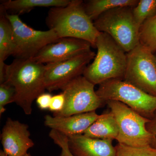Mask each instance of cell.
I'll list each match as a JSON object with an SVG mask.
<instances>
[{
    "mask_svg": "<svg viewBox=\"0 0 156 156\" xmlns=\"http://www.w3.org/2000/svg\"><path fill=\"white\" fill-rule=\"evenodd\" d=\"M45 65L32 59L15 58L6 65L4 82L14 87V102L26 115L31 114L34 101L45 92Z\"/></svg>",
    "mask_w": 156,
    "mask_h": 156,
    "instance_id": "obj_1",
    "label": "cell"
},
{
    "mask_svg": "<svg viewBox=\"0 0 156 156\" xmlns=\"http://www.w3.org/2000/svg\"><path fill=\"white\" fill-rule=\"evenodd\" d=\"M46 21L49 30L54 31L59 38L80 39L95 48L101 32L86 13L83 1L70 0L65 7L50 8Z\"/></svg>",
    "mask_w": 156,
    "mask_h": 156,
    "instance_id": "obj_2",
    "label": "cell"
},
{
    "mask_svg": "<svg viewBox=\"0 0 156 156\" xmlns=\"http://www.w3.org/2000/svg\"><path fill=\"white\" fill-rule=\"evenodd\" d=\"M95 48L97 53L83 76L95 85L110 80H123L127 66L126 51L109 35L102 32L97 38Z\"/></svg>",
    "mask_w": 156,
    "mask_h": 156,
    "instance_id": "obj_3",
    "label": "cell"
},
{
    "mask_svg": "<svg viewBox=\"0 0 156 156\" xmlns=\"http://www.w3.org/2000/svg\"><path fill=\"white\" fill-rule=\"evenodd\" d=\"M132 8L112 9L93 22L98 30L109 35L127 53L139 44V29L134 21Z\"/></svg>",
    "mask_w": 156,
    "mask_h": 156,
    "instance_id": "obj_4",
    "label": "cell"
},
{
    "mask_svg": "<svg viewBox=\"0 0 156 156\" xmlns=\"http://www.w3.org/2000/svg\"><path fill=\"white\" fill-rule=\"evenodd\" d=\"M96 93L102 100L119 101L151 119L156 111V97L122 80H110L99 85Z\"/></svg>",
    "mask_w": 156,
    "mask_h": 156,
    "instance_id": "obj_5",
    "label": "cell"
},
{
    "mask_svg": "<svg viewBox=\"0 0 156 156\" xmlns=\"http://www.w3.org/2000/svg\"><path fill=\"white\" fill-rule=\"evenodd\" d=\"M119 128L118 143L134 147L150 145L151 135L146 124L150 119L143 117L125 104L116 101H106Z\"/></svg>",
    "mask_w": 156,
    "mask_h": 156,
    "instance_id": "obj_6",
    "label": "cell"
},
{
    "mask_svg": "<svg viewBox=\"0 0 156 156\" xmlns=\"http://www.w3.org/2000/svg\"><path fill=\"white\" fill-rule=\"evenodd\" d=\"M6 16L11 23L14 44L13 56L16 58L32 59L47 45L59 40L54 31L36 30L23 22L19 15L9 14Z\"/></svg>",
    "mask_w": 156,
    "mask_h": 156,
    "instance_id": "obj_7",
    "label": "cell"
},
{
    "mask_svg": "<svg viewBox=\"0 0 156 156\" xmlns=\"http://www.w3.org/2000/svg\"><path fill=\"white\" fill-rule=\"evenodd\" d=\"M123 80L156 97V57L154 53L139 44L127 53Z\"/></svg>",
    "mask_w": 156,
    "mask_h": 156,
    "instance_id": "obj_8",
    "label": "cell"
},
{
    "mask_svg": "<svg viewBox=\"0 0 156 156\" xmlns=\"http://www.w3.org/2000/svg\"><path fill=\"white\" fill-rule=\"evenodd\" d=\"M95 86L83 75L65 85L61 89L65 97L64 108L53 113V116H69L96 111L105 101L97 95Z\"/></svg>",
    "mask_w": 156,
    "mask_h": 156,
    "instance_id": "obj_9",
    "label": "cell"
},
{
    "mask_svg": "<svg viewBox=\"0 0 156 156\" xmlns=\"http://www.w3.org/2000/svg\"><path fill=\"white\" fill-rule=\"evenodd\" d=\"M95 55L91 50L65 61L45 65L46 89L50 92L61 89L75 78L83 75Z\"/></svg>",
    "mask_w": 156,
    "mask_h": 156,
    "instance_id": "obj_10",
    "label": "cell"
},
{
    "mask_svg": "<svg viewBox=\"0 0 156 156\" xmlns=\"http://www.w3.org/2000/svg\"><path fill=\"white\" fill-rule=\"evenodd\" d=\"M91 47V45L84 40L62 38L47 45L32 59L43 64L60 62L90 51Z\"/></svg>",
    "mask_w": 156,
    "mask_h": 156,
    "instance_id": "obj_11",
    "label": "cell"
},
{
    "mask_svg": "<svg viewBox=\"0 0 156 156\" xmlns=\"http://www.w3.org/2000/svg\"><path fill=\"white\" fill-rule=\"evenodd\" d=\"M27 124L8 118L2 130L3 151L10 156H24L34 145Z\"/></svg>",
    "mask_w": 156,
    "mask_h": 156,
    "instance_id": "obj_12",
    "label": "cell"
},
{
    "mask_svg": "<svg viewBox=\"0 0 156 156\" xmlns=\"http://www.w3.org/2000/svg\"><path fill=\"white\" fill-rule=\"evenodd\" d=\"M100 115L96 111L69 116H52L46 115L44 124L51 130L58 131L67 136L83 134Z\"/></svg>",
    "mask_w": 156,
    "mask_h": 156,
    "instance_id": "obj_13",
    "label": "cell"
},
{
    "mask_svg": "<svg viewBox=\"0 0 156 156\" xmlns=\"http://www.w3.org/2000/svg\"><path fill=\"white\" fill-rule=\"evenodd\" d=\"M68 138L69 150L74 156H116L112 140L91 138L83 134Z\"/></svg>",
    "mask_w": 156,
    "mask_h": 156,
    "instance_id": "obj_14",
    "label": "cell"
},
{
    "mask_svg": "<svg viewBox=\"0 0 156 156\" xmlns=\"http://www.w3.org/2000/svg\"><path fill=\"white\" fill-rule=\"evenodd\" d=\"M5 11L0 6V83L4 82L5 61L10 56H13L14 44L13 30L11 23L6 16Z\"/></svg>",
    "mask_w": 156,
    "mask_h": 156,
    "instance_id": "obj_15",
    "label": "cell"
},
{
    "mask_svg": "<svg viewBox=\"0 0 156 156\" xmlns=\"http://www.w3.org/2000/svg\"><path fill=\"white\" fill-rule=\"evenodd\" d=\"M119 128L115 118L111 112L100 115L87 131L85 136L101 139H116Z\"/></svg>",
    "mask_w": 156,
    "mask_h": 156,
    "instance_id": "obj_16",
    "label": "cell"
},
{
    "mask_svg": "<svg viewBox=\"0 0 156 156\" xmlns=\"http://www.w3.org/2000/svg\"><path fill=\"white\" fill-rule=\"evenodd\" d=\"M70 0H9L2 2L1 6L6 11L13 12V14L27 13L36 8H55L67 6Z\"/></svg>",
    "mask_w": 156,
    "mask_h": 156,
    "instance_id": "obj_17",
    "label": "cell"
},
{
    "mask_svg": "<svg viewBox=\"0 0 156 156\" xmlns=\"http://www.w3.org/2000/svg\"><path fill=\"white\" fill-rule=\"evenodd\" d=\"M138 0H89L84 2L86 13L92 21L105 12L120 7L134 8Z\"/></svg>",
    "mask_w": 156,
    "mask_h": 156,
    "instance_id": "obj_18",
    "label": "cell"
},
{
    "mask_svg": "<svg viewBox=\"0 0 156 156\" xmlns=\"http://www.w3.org/2000/svg\"><path fill=\"white\" fill-rule=\"evenodd\" d=\"M139 44L151 52H156V14L147 20L139 29Z\"/></svg>",
    "mask_w": 156,
    "mask_h": 156,
    "instance_id": "obj_19",
    "label": "cell"
},
{
    "mask_svg": "<svg viewBox=\"0 0 156 156\" xmlns=\"http://www.w3.org/2000/svg\"><path fill=\"white\" fill-rule=\"evenodd\" d=\"M156 14V0H140L132 8L133 17L139 29L144 21Z\"/></svg>",
    "mask_w": 156,
    "mask_h": 156,
    "instance_id": "obj_20",
    "label": "cell"
},
{
    "mask_svg": "<svg viewBox=\"0 0 156 156\" xmlns=\"http://www.w3.org/2000/svg\"><path fill=\"white\" fill-rule=\"evenodd\" d=\"M115 147L116 156H156V149L150 145L134 147L118 143Z\"/></svg>",
    "mask_w": 156,
    "mask_h": 156,
    "instance_id": "obj_21",
    "label": "cell"
},
{
    "mask_svg": "<svg viewBox=\"0 0 156 156\" xmlns=\"http://www.w3.org/2000/svg\"><path fill=\"white\" fill-rule=\"evenodd\" d=\"M15 91L14 87L6 83L0 84V116L5 112V106L14 103Z\"/></svg>",
    "mask_w": 156,
    "mask_h": 156,
    "instance_id": "obj_22",
    "label": "cell"
},
{
    "mask_svg": "<svg viewBox=\"0 0 156 156\" xmlns=\"http://www.w3.org/2000/svg\"><path fill=\"white\" fill-rule=\"evenodd\" d=\"M49 136L53 142L61 149L60 156H74L69 150L67 136L58 131L51 130L49 133Z\"/></svg>",
    "mask_w": 156,
    "mask_h": 156,
    "instance_id": "obj_23",
    "label": "cell"
},
{
    "mask_svg": "<svg viewBox=\"0 0 156 156\" xmlns=\"http://www.w3.org/2000/svg\"><path fill=\"white\" fill-rule=\"evenodd\" d=\"M65 97L62 92L52 96L49 110L53 113L59 112L64 108Z\"/></svg>",
    "mask_w": 156,
    "mask_h": 156,
    "instance_id": "obj_24",
    "label": "cell"
},
{
    "mask_svg": "<svg viewBox=\"0 0 156 156\" xmlns=\"http://www.w3.org/2000/svg\"><path fill=\"white\" fill-rule=\"evenodd\" d=\"M146 127L151 137L150 146L156 149V111L154 116L146 124Z\"/></svg>",
    "mask_w": 156,
    "mask_h": 156,
    "instance_id": "obj_25",
    "label": "cell"
},
{
    "mask_svg": "<svg viewBox=\"0 0 156 156\" xmlns=\"http://www.w3.org/2000/svg\"><path fill=\"white\" fill-rule=\"evenodd\" d=\"M52 95L49 93H44L41 94L36 99L37 105L40 109L42 110L49 109Z\"/></svg>",
    "mask_w": 156,
    "mask_h": 156,
    "instance_id": "obj_26",
    "label": "cell"
},
{
    "mask_svg": "<svg viewBox=\"0 0 156 156\" xmlns=\"http://www.w3.org/2000/svg\"><path fill=\"white\" fill-rule=\"evenodd\" d=\"M0 156H10L9 155L5 153L3 151H0Z\"/></svg>",
    "mask_w": 156,
    "mask_h": 156,
    "instance_id": "obj_27",
    "label": "cell"
},
{
    "mask_svg": "<svg viewBox=\"0 0 156 156\" xmlns=\"http://www.w3.org/2000/svg\"><path fill=\"white\" fill-rule=\"evenodd\" d=\"M31 156V154H30L27 153L25 155V156Z\"/></svg>",
    "mask_w": 156,
    "mask_h": 156,
    "instance_id": "obj_28",
    "label": "cell"
},
{
    "mask_svg": "<svg viewBox=\"0 0 156 156\" xmlns=\"http://www.w3.org/2000/svg\"><path fill=\"white\" fill-rule=\"evenodd\" d=\"M155 56H156V54H155Z\"/></svg>",
    "mask_w": 156,
    "mask_h": 156,
    "instance_id": "obj_29",
    "label": "cell"
}]
</instances>
